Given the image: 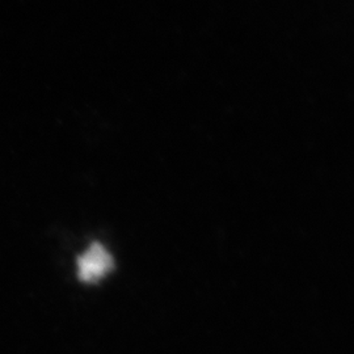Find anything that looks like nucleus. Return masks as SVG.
<instances>
[{"mask_svg": "<svg viewBox=\"0 0 354 354\" xmlns=\"http://www.w3.org/2000/svg\"><path fill=\"white\" fill-rule=\"evenodd\" d=\"M113 268L112 256L100 244H92L77 260L79 279L84 282L102 279Z\"/></svg>", "mask_w": 354, "mask_h": 354, "instance_id": "f257e3e1", "label": "nucleus"}]
</instances>
